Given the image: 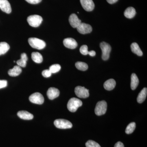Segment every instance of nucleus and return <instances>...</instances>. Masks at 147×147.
Listing matches in <instances>:
<instances>
[{"label": "nucleus", "mask_w": 147, "mask_h": 147, "mask_svg": "<svg viewBox=\"0 0 147 147\" xmlns=\"http://www.w3.org/2000/svg\"><path fill=\"white\" fill-rule=\"evenodd\" d=\"M82 104L83 103L80 99L76 98H72L69 99L67 103V109L70 112L74 113L79 107L82 106Z\"/></svg>", "instance_id": "1"}, {"label": "nucleus", "mask_w": 147, "mask_h": 147, "mask_svg": "<svg viewBox=\"0 0 147 147\" xmlns=\"http://www.w3.org/2000/svg\"><path fill=\"white\" fill-rule=\"evenodd\" d=\"M28 42L32 47L38 50H42L46 46L45 41L36 38H30L28 39Z\"/></svg>", "instance_id": "2"}, {"label": "nucleus", "mask_w": 147, "mask_h": 147, "mask_svg": "<svg viewBox=\"0 0 147 147\" xmlns=\"http://www.w3.org/2000/svg\"><path fill=\"white\" fill-rule=\"evenodd\" d=\"M42 18L38 15H31L27 18V21L31 26L36 28L42 23Z\"/></svg>", "instance_id": "3"}, {"label": "nucleus", "mask_w": 147, "mask_h": 147, "mask_svg": "<svg viewBox=\"0 0 147 147\" xmlns=\"http://www.w3.org/2000/svg\"><path fill=\"white\" fill-rule=\"evenodd\" d=\"M107 103L105 100L98 101L95 108V113L98 116L102 115L107 111Z\"/></svg>", "instance_id": "4"}, {"label": "nucleus", "mask_w": 147, "mask_h": 147, "mask_svg": "<svg viewBox=\"0 0 147 147\" xmlns=\"http://www.w3.org/2000/svg\"><path fill=\"white\" fill-rule=\"evenodd\" d=\"M100 47L102 52V58L104 61L108 59L110 57V54L111 50V47L108 43L105 42H101Z\"/></svg>", "instance_id": "5"}, {"label": "nucleus", "mask_w": 147, "mask_h": 147, "mask_svg": "<svg viewBox=\"0 0 147 147\" xmlns=\"http://www.w3.org/2000/svg\"><path fill=\"white\" fill-rule=\"evenodd\" d=\"M55 126L58 128L62 129L71 128L72 127V123L70 121L63 119H58L54 121Z\"/></svg>", "instance_id": "6"}, {"label": "nucleus", "mask_w": 147, "mask_h": 147, "mask_svg": "<svg viewBox=\"0 0 147 147\" xmlns=\"http://www.w3.org/2000/svg\"><path fill=\"white\" fill-rule=\"evenodd\" d=\"M29 100L34 104L41 105L44 102V98L40 93L36 92L30 96Z\"/></svg>", "instance_id": "7"}, {"label": "nucleus", "mask_w": 147, "mask_h": 147, "mask_svg": "<svg viewBox=\"0 0 147 147\" xmlns=\"http://www.w3.org/2000/svg\"><path fill=\"white\" fill-rule=\"evenodd\" d=\"M89 90L85 87L78 86L75 88V93L78 97L81 98H86L89 96Z\"/></svg>", "instance_id": "8"}, {"label": "nucleus", "mask_w": 147, "mask_h": 147, "mask_svg": "<svg viewBox=\"0 0 147 147\" xmlns=\"http://www.w3.org/2000/svg\"><path fill=\"white\" fill-rule=\"evenodd\" d=\"M77 31L82 34H86L91 32L92 28L90 25L82 23L77 28Z\"/></svg>", "instance_id": "9"}, {"label": "nucleus", "mask_w": 147, "mask_h": 147, "mask_svg": "<svg viewBox=\"0 0 147 147\" xmlns=\"http://www.w3.org/2000/svg\"><path fill=\"white\" fill-rule=\"evenodd\" d=\"M80 2L82 7L86 11H92L94 8V4L92 0H80Z\"/></svg>", "instance_id": "10"}, {"label": "nucleus", "mask_w": 147, "mask_h": 147, "mask_svg": "<svg viewBox=\"0 0 147 147\" xmlns=\"http://www.w3.org/2000/svg\"><path fill=\"white\" fill-rule=\"evenodd\" d=\"M64 45L69 49H74L77 47L78 44L75 39L71 38H66L63 40Z\"/></svg>", "instance_id": "11"}, {"label": "nucleus", "mask_w": 147, "mask_h": 147, "mask_svg": "<svg viewBox=\"0 0 147 147\" xmlns=\"http://www.w3.org/2000/svg\"><path fill=\"white\" fill-rule=\"evenodd\" d=\"M69 24L73 28H77L82 23V21L75 13H72L69 16Z\"/></svg>", "instance_id": "12"}, {"label": "nucleus", "mask_w": 147, "mask_h": 147, "mask_svg": "<svg viewBox=\"0 0 147 147\" xmlns=\"http://www.w3.org/2000/svg\"><path fill=\"white\" fill-rule=\"evenodd\" d=\"M0 9L7 13H10L11 11V7L7 0H0Z\"/></svg>", "instance_id": "13"}, {"label": "nucleus", "mask_w": 147, "mask_h": 147, "mask_svg": "<svg viewBox=\"0 0 147 147\" xmlns=\"http://www.w3.org/2000/svg\"><path fill=\"white\" fill-rule=\"evenodd\" d=\"M47 97L50 100H53L58 97L60 94V92L58 89L55 88H50L47 90Z\"/></svg>", "instance_id": "14"}, {"label": "nucleus", "mask_w": 147, "mask_h": 147, "mask_svg": "<svg viewBox=\"0 0 147 147\" xmlns=\"http://www.w3.org/2000/svg\"><path fill=\"white\" fill-rule=\"evenodd\" d=\"M17 115L20 118L26 120L33 119L34 116L32 114L26 111H20L17 113Z\"/></svg>", "instance_id": "15"}, {"label": "nucleus", "mask_w": 147, "mask_h": 147, "mask_svg": "<svg viewBox=\"0 0 147 147\" xmlns=\"http://www.w3.org/2000/svg\"><path fill=\"white\" fill-rule=\"evenodd\" d=\"M116 85V82L114 79H110L104 83L103 86L105 90L110 91L114 89Z\"/></svg>", "instance_id": "16"}, {"label": "nucleus", "mask_w": 147, "mask_h": 147, "mask_svg": "<svg viewBox=\"0 0 147 147\" xmlns=\"http://www.w3.org/2000/svg\"><path fill=\"white\" fill-rule=\"evenodd\" d=\"M22 72V69L18 65L15 66L13 68L9 69L8 71L9 75L11 76H18Z\"/></svg>", "instance_id": "17"}, {"label": "nucleus", "mask_w": 147, "mask_h": 147, "mask_svg": "<svg viewBox=\"0 0 147 147\" xmlns=\"http://www.w3.org/2000/svg\"><path fill=\"white\" fill-rule=\"evenodd\" d=\"M136 12L135 9L133 7H129L125 11L124 16L127 18H132L135 16Z\"/></svg>", "instance_id": "18"}, {"label": "nucleus", "mask_w": 147, "mask_h": 147, "mask_svg": "<svg viewBox=\"0 0 147 147\" xmlns=\"http://www.w3.org/2000/svg\"><path fill=\"white\" fill-rule=\"evenodd\" d=\"M28 57L26 53H22L21 55V59L17 61V65L21 67H25L26 66Z\"/></svg>", "instance_id": "19"}, {"label": "nucleus", "mask_w": 147, "mask_h": 147, "mask_svg": "<svg viewBox=\"0 0 147 147\" xmlns=\"http://www.w3.org/2000/svg\"><path fill=\"white\" fill-rule=\"evenodd\" d=\"M147 94V88H145L141 91L137 98V102L139 103H142L146 99Z\"/></svg>", "instance_id": "20"}, {"label": "nucleus", "mask_w": 147, "mask_h": 147, "mask_svg": "<svg viewBox=\"0 0 147 147\" xmlns=\"http://www.w3.org/2000/svg\"><path fill=\"white\" fill-rule=\"evenodd\" d=\"M131 49L132 53L139 56L143 55V52L140 49L139 45L136 42H133L131 45Z\"/></svg>", "instance_id": "21"}, {"label": "nucleus", "mask_w": 147, "mask_h": 147, "mask_svg": "<svg viewBox=\"0 0 147 147\" xmlns=\"http://www.w3.org/2000/svg\"><path fill=\"white\" fill-rule=\"evenodd\" d=\"M131 90H134L137 88L139 84V80L135 74L133 73L131 75Z\"/></svg>", "instance_id": "22"}, {"label": "nucleus", "mask_w": 147, "mask_h": 147, "mask_svg": "<svg viewBox=\"0 0 147 147\" xmlns=\"http://www.w3.org/2000/svg\"><path fill=\"white\" fill-rule=\"evenodd\" d=\"M32 60L37 63H40L43 61L42 55L38 52H33L32 54Z\"/></svg>", "instance_id": "23"}, {"label": "nucleus", "mask_w": 147, "mask_h": 147, "mask_svg": "<svg viewBox=\"0 0 147 147\" xmlns=\"http://www.w3.org/2000/svg\"><path fill=\"white\" fill-rule=\"evenodd\" d=\"M9 48L10 47L8 43L5 42H0V56L5 54Z\"/></svg>", "instance_id": "24"}, {"label": "nucleus", "mask_w": 147, "mask_h": 147, "mask_svg": "<svg viewBox=\"0 0 147 147\" xmlns=\"http://www.w3.org/2000/svg\"><path fill=\"white\" fill-rule=\"evenodd\" d=\"M75 66L77 69L83 71H86L88 67L86 63L82 62H77L75 64Z\"/></svg>", "instance_id": "25"}, {"label": "nucleus", "mask_w": 147, "mask_h": 147, "mask_svg": "<svg viewBox=\"0 0 147 147\" xmlns=\"http://www.w3.org/2000/svg\"><path fill=\"white\" fill-rule=\"evenodd\" d=\"M136 128V123L134 122H131L127 127L125 129V133L127 134H130L134 131Z\"/></svg>", "instance_id": "26"}, {"label": "nucleus", "mask_w": 147, "mask_h": 147, "mask_svg": "<svg viewBox=\"0 0 147 147\" xmlns=\"http://www.w3.org/2000/svg\"><path fill=\"white\" fill-rule=\"evenodd\" d=\"M61 67L59 64L53 65L50 67L49 70L52 73H56L60 70Z\"/></svg>", "instance_id": "27"}, {"label": "nucleus", "mask_w": 147, "mask_h": 147, "mask_svg": "<svg viewBox=\"0 0 147 147\" xmlns=\"http://www.w3.org/2000/svg\"><path fill=\"white\" fill-rule=\"evenodd\" d=\"M86 147H101L99 144L92 140H89L86 143Z\"/></svg>", "instance_id": "28"}, {"label": "nucleus", "mask_w": 147, "mask_h": 147, "mask_svg": "<svg viewBox=\"0 0 147 147\" xmlns=\"http://www.w3.org/2000/svg\"><path fill=\"white\" fill-rule=\"evenodd\" d=\"M80 52L81 54L84 55H88L89 51H88V47L86 45H83L80 48Z\"/></svg>", "instance_id": "29"}, {"label": "nucleus", "mask_w": 147, "mask_h": 147, "mask_svg": "<svg viewBox=\"0 0 147 147\" xmlns=\"http://www.w3.org/2000/svg\"><path fill=\"white\" fill-rule=\"evenodd\" d=\"M52 74L49 69H45V70H43L42 73V76L45 78L50 77L52 75Z\"/></svg>", "instance_id": "30"}, {"label": "nucleus", "mask_w": 147, "mask_h": 147, "mask_svg": "<svg viewBox=\"0 0 147 147\" xmlns=\"http://www.w3.org/2000/svg\"><path fill=\"white\" fill-rule=\"evenodd\" d=\"M7 82L6 80H0V89L3 88L7 86Z\"/></svg>", "instance_id": "31"}, {"label": "nucleus", "mask_w": 147, "mask_h": 147, "mask_svg": "<svg viewBox=\"0 0 147 147\" xmlns=\"http://www.w3.org/2000/svg\"><path fill=\"white\" fill-rule=\"evenodd\" d=\"M27 2L32 4H36L40 3L42 0H26Z\"/></svg>", "instance_id": "32"}, {"label": "nucleus", "mask_w": 147, "mask_h": 147, "mask_svg": "<svg viewBox=\"0 0 147 147\" xmlns=\"http://www.w3.org/2000/svg\"><path fill=\"white\" fill-rule=\"evenodd\" d=\"M114 147H124V146L122 143L120 142H119L116 143Z\"/></svg>", "instance_id": "33"}, {"label": "nucleus", "mask_w": 147, "mask_h": 147, "mask_svg": "<svg viewBox=\"0 0 147 147\" xmlns=\"http://www.w3.org/2000/svg\"><path fill=\"white\" fill-rule=\"evenodd\" d=\"M88 55H89L91 57H94L96 55V52L93 50H92V51L89 52Z\"/></svg>", "instance_id": "34"}, {"label": "nucleus", "mask_w": 147, "mask_h": 147, "mask_svg": "<svg viewBox=\"0 0 147 147\" xmlns=\"http://www.w3.org/2000/svg\"><path fill=\"white\" fill-rule=\"evenodd\" d=\"M118 0H107V2L111 4H112L115 3L117 2Z\"/></svg>", "instance_id": "35"}]
</instances>
